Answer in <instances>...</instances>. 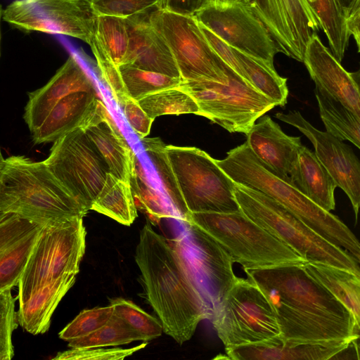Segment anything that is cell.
Returning a JSON list of instances; mask_svg holds the SVG:
<instances>
[{"label": "cell", "instance_id": "6da1fadb", "mask_svg": "<svg viewBox=\"0 0 360 360\" xmlns=\"http://www.w3.org/2000/svg\"><path fill=\"white\" fill-rule=\"evenodd\" d=\"M302 265L245 271L273 307L280 340L322 343L359 338V323L352 312Z\"/></svg>", "mask_w": 360, "mask_h": 360}, {"label": "cell", "instance_id": "7a4b0ae2", "mask_svg": "<svg viewBox=\"0 0 360 360\" xmlns=\"http://www.w3.org/2000/svg\"><path fill=\"white\" fill-rule=\"evenodd\" d=\"M135 261L146 299L160 321L163 332L182 345L198 323L210 319L198 287L171 240L147 222L140 231Z\"/></svg>", "mask_w": 360, "mask_h": 360}, {"label": "cell", "instance_id": "3957f363", "mask_svg": "<svg viewBox=\"0 0 360 360\" xmlns=\"http://www.w3.org/2000/svg\"><path fill=\"white\" fill-rule=\"evenodd\" d=\"M215 162L233 182L274 199L321 237L360 261V243L351 230L338 217L305 196L291 181L273 172L246 142L231 149L224 159L215 160Z\"/></svg>", "mask_w": 360, "mask_h": 360}, {"label": "cell", "instance_id": "277c9868", "mask_svg": "<svg viewBox=\"0 0 360 360\" xmlns=\"http://www.w3.org/2000/svg\"><path fill=\"white\" fill-rule=\"evenodd\" d=\"M0 211L18 214L41 227L83 218L89 212L44 161L25 155L4 160L0 172Z\"/></svg>", "mask_w": 360, "mask_h": 360}, {"label": "cell", "instance_id": "5b68a950", "mask_svg": "<svg viewBox=\"0 0 360 360\" xmlns=\"http://www.w3.org/2000/svg\"><path fill=\"white\" fill-rule=\"evenodd\" d=\"M233 194L248 217L306 262L330 264L360 276L359 262L352 255L321 237L274 199L238 183Z\"/></svg>", "mask_w": 360, "mask_h": 360}, {"label": "cell", "instance_id": "8992f818", "mask_svg": "<svg viewBox=\"0 0 360 360\" xmlns=\"http://www.w3.org/2000/svg\"><path fill=\"white\" fill-rule=\"evenodd\" d=\"M184 222L197 226L214 238L244 271L307 262L241 210L193 212Z\"/></svg>", "mask_w": 360, "mask_h": 360}, {"label": "cell", "instance_id": "52a82bcc", "mask_svg": "<svg viewBox=\"0 0 360 360\" xmlns=\"http://www.w3.org/2000/svg\"><path fill=\"white\" fill-rule=\"evenodd\" d=\"M224 82L182 81L178 86L195 101L198 115L205 117L231 133L246 134L256 120L277 105L227 65Z\"/></svg>", "mask_w": 360, "mask_h": 360}, {"label": "cell", "instance_id": "ba28073f", "mask_svg": "<svg viewBox=\"0 0 360 360\" xmlns=\"http://www.w3.org/2000/svg\"><path fill=\"white\" fill-rule=\"evenodd\" d=\"M210 320L226 347L257 344L281 335L267 297L249 278H238L214 309Z\"/></svg>", "mask_w": 360, "mask_h": 360}, {"label": "cell", "instance_id": "9c48e42d", "mask_svg": "<svg viewBox=\"0 0 360 360\" xmlns=\"http://www.w3.org/2000/svg\"><path fill=\"white\" fill-rule=\"evenodd\" d=\"M86 236L82 217L41 227L18 282L19 304L46 284L77 276L85 252Z\"/></svg>", "mask_w": 360, "mask_h": 360}, {"label": "cell", "instance_id": "30bf717a", "mask_svg": "<svg viewBox=\"0 0 360 360\" xmlns=\"http://www.w3.org/2000/svg\"><path fill=\"white\" fill-rule=\"evenodd\" d=\"M165 150L189 213L240 210L233 194L235 183L206 152L172 145H165Z\"/></svg>", "mask_w": 360, "mask_h": 360}, {"label": "cell", "instance_id": "8fae6325", "mask_svg": "<svg viewBox=\"0 0 360 360\" xmlns=\"http://www.w3.org/2000/svg\"><path fill=\"white\" fill-rule=\"evenodd\" d=\"M43 161L66 190L90 210L110 172L84 129L77 128L53 142Z\"/></svg>", "mask_w": 360, "mask_h": 360}, {"label": "cell", "instance_id": "7c38bea8", "mask_svg": "<svg viewBox=\"0 0 360 360\" xmlns=\"http://www.w3.org/2000/svg\"><path fill=\"white\" fill-rule=\"evenodd\" d=\"M148 18L168 45L182 81H226V64L212 49L194 16L154 8L149 11Z\"/></svg>", "mask_w": 360, "mask_h": 360}, {"label": "cell", "instance_id": "4fadbf2b", "mask_svg": "<svg viewBox=\"0 0 360 360\" xmlns=\"http://www.w3.org/2000/svg\"><path fill=\"white\" fill-rule=\"evenodd\" d=\"M97 18L86 0H15L2 15L5 22L22 31L69 36L88 44Z\"/></svg>", "mask_w": 360, "mask_h": 360}, {"label": "cell", "instance_id": "5bb4252c", "mask_svg": "<svg viewBox=\"0 0 360 360\" xmlns=\"http://www.w3.org/2000/svg\"><path fill=\"white\" fill-rule=\"evenodd\" d=\"M170 240L193 276L212 316V311L237 276L224 249L197 226L188 222Z\"/></svg>", "mask_w": 360, "mask_h": 360}, {"label": "cell", "instance_id": "9a60e30c", "mask_svg": "<svg viewBox=\"0 0 360 360\" xmlns=\"http://www.w3.org/2000/svg\"><path fill=\"white\" fill-rule=\"evenodd\" d=\"M194 17L232 48L274 66V58L279 50L248 5L209 4Z\"/></svg>", "mask_w": 360, "mask_h": 360}, {"label": "cell", "instance_id": "2e32d148", "mask_svg": "<svg viewBox=\"0 0 360 360\" xmlns=\"http://www.w3.org/2000/svg\"><path fill=\"white\" fill-rule=\"evenodd\" d=\"M248 6L265 26L279 52L303 62L309 40L320 30L307 0H252Z\"/></svg>", "mask_w": 360, "mask_h": 360}, {"label": "cell", "instance_id": "e0dca14e", "mask_svg": "<svg viewBox=\"0 0 360 360\" xmlns=\"http://www.w3.org/2000/svg\"><path fill=\"white\" fill-rule=\"evenodd\" d=\"M277 119L295 127L311 142L315 155L351 201L357 221L360 205V163L352 148L307 121L299 111L277 112Z\"/></svg>", "mask_w": 360, "mask_h": 360}, {"label": "cell", "instance_id": "ac0fdd59", "mask_svg": "<svg viewBox=\"0 0 360 360\" xmlns=\"http://www.w3.org/2000/svg\"><path fill=\"white\" fill-rule=\"evenodd\" d=\"M315 86L360 117L359 72H349L326 48L318 34L309 40L303 62Z\"/></svg>", "mask_w": 360, "mask_h": 360}, {"label": "cell", "instance_id": "d6986e66", "mask_svg": "<svg viewBox=\"0 0 360 360\" xmlns=\"http://www.w3.org/2000/svg\"><path fill=\"white\" fill-rule=\"evenodd\" d=\"M79 91H96L94 82L71 53L65 63L44 86L29 92L23 119L31 133L42 124L53 108L68 95Z\"/></svg>", "mask_w": 360, "mask_h": 360}, {"label": "cell", "instance_id": "ffe728a7", "mask_svg": "<svg viewBox=\"0 0 360 360\" xmlns=\"http://www.w3.org/2000/svg\"><path fill=\"white\" fill-rule=\"evenodd\" d=\"M246 134V143L255 156L277 176L290 180L301 146L300 136L285 134L278 123L262 115Z\"/></svg>", "mask_w": 360, "mask_h": 360}, {"label": "cell", "instance_id": "44dd1931", "mask_svg": "<svg viewBox=\"0 0 360 360\" xmlns=\"http://www.w3.org/2000/svg\"><path fill=\"white\" fill-rule=\"evenodd\" d=\"M149 11L126 18L129 46L124 64L181 78L168 45L149 21Z\"/></svg>", "mask_w": 360, "mask_h": 360}, {"label": "cell", "instance_id": "7402d4cb", "mask_svg": "<svg viewBox=\"0 0 360 360\" xmlns=\"http://www.w3.org/2000/svg\"><path fill=\"white\" fill-rule=\"evenodd\" d=\"M82 128L103 158L109 172L129 183L136 154L100 99L95 112Z\"/></svg>", "mask_w": 360, "mask_h": 360}, {"label": "cell", "instance_id": "603a6c76", "mask_svg": "<svg viewBox=\"0 0 360 360\" xmlns=\"http://www.w3.org/2000/svg\"><path fill=\"white\" fill-rule=\"evenodd\" d=\"M322 343L284 342L279 337L271 340L226 347V356L232 360H330L352 339Z\"/></svg>", "mask_w": 360, "mask_h": 360}, {"label": "cell", "instance_id": "cb8c5ba5", "mask_svg": "<svg viewBox=\"0 0 360 360\" xmlns=\"http://www.w3.org/2000/svg\"><path fill=\"white\" fill-rule=\"evenodd\" d=\"M98 101L96 91H79L65 97L53 108L39 127L31 133L33 142L53 143L82 127L95 112Z\"/></svg>", "mask_w": 360, "mask_h": 360}, {"label": "cell", "instance_id": "d4e9b609", "mask_svg": "<svg viewBox=\"0 0 360 360\" xmlns=\"http://www.w3.org/2000/svg\"><path fill=\"white\" fill-rule=\"evenodd\" d=\"M291 181L309 199L323 210L335 209L337 184L315 153L302 146Z\"/></svg>", "mask_w": 360, "mask_h": 360}, {"label": "cell", "instance_id": "484cf974", "mask_svg": "<svg viewBox=\"0 0 360 360\" xmlns=\"http://www.w3.org/2000/svg\"><path fill=\"white\" fill-rule=\"evenodd\" d=\"M75 280L72 276L46 284L20 303L17 318L21 327L32 335L47 332L53 313Z\"/></svg>", "mask_w": 360, "mask_h": 360}, {"label": "cell", "instance_id": "4316f807", "mask_svg": "<svg viewBox=\"0 0 360 360\" xmlns=\"http://www.w3.org/2000/svg\"><path fill=\"white\" fill-rule=\"evenodd\" d=\"M314 279L324 286L360 321V276L330 264L307 262L302 265Z\"/></svg>", "mask_w": 360, "mask_h": 360}, {"label": "cell", "instance_id": "83f0119b", "mask_svg": "<svg viewBox=\"0 0 360 360\" xmlns=\"http://www.w3.org/2000/svg\"><path fill=\"white\" fill-rule=\"evenodd\" d=\"M89 45L97 63H107L120 68L124 63L129 46L126 18L98 15L95 34Z\"/></svg>", "mask_w": 360, "mask_h": 360}, {"label": "cell", "instance_id": "f1b7e54d", "mask_svg": "<svg viewBox=\"0 0 360 360\" xmlns=\"http://www.w3.org/2000/svg\"><path fill=\"white\" fill-rule=\"evenodd\" d=\"M90 210L124 226L132 224L138 216L129 183L110 173L107 174L104 184Z\"/></svg>", "mask_w": 360, "mask_h": 360}, {"label": "cell", "instance_id": "f546056e", "mask_svg": "<svg viewBox=\"0 0 360 360\" xmlns=\"http://www.w3.org/2000/svg\"><path fill=\"white\" fill-rule=\"evenodd\" d=\"M321 118L326 131L360 148V117L324 90L315 86Z\"/></svg>", "mask_w": 360, "mask_h": 360}, {"label": "cell", "instance_id": "4dcf8cb0", "mask_svg": "<svg viewBox=\"0 0 360 360\" xmlns=\"http://www.w3.org/2000/svg\"><path fill=\"white\" fill-rule=\"evenodd\" d=\"M129 184L136 208L144 212L152 223L158 224L165 218L179 220L163 193L150 183L136 155Z\"/></svg>", "mask_w": 360, "mask_h": 360}, {"label": "cell", "instance_id": "1f68e13d", "mask_svg": "<svg viewBox=\"0 0 360 360\" xmlns=\"http://www.w3.org/2000/svg\"><path fill=\"white\" fill-rule=\"evenodd\" d=\"M316 16L320 28L326 34L330 52L341 63L347 48L350 35L345 15L337 0H307Z\"/></svg>", "mask_w": 360, "mask_h": 360}, {"label": "cell", "instance_id": "d6a6232c", "mask_svg": "<svg viewBox=\"0 0 360 360\" xmlns=\"http://www.w3.org/2000/svg\"><path fill=\"white\" fill-rule=\"evenodd\" d=\"M234 50L251 84L277 105L284 106L288 96L287 79L280 76L274 66Z\"/></svg>", "mask_w": 360, "mask_h": 360}, {"label": "cell", "instance_id": "836d02e7", "mask_svg": "<svg viewBox=\"0 0 360 360\" xmlns=\"http://www.w3.org/2000/svg\"><path fill=\"white\" fill-rule=\"evenodd\" d=\"M145 151L159 176L162 193L179 218L186 221L189 212L169 163L164 143L159 138L141 139Z\"/></svg>", "mask_w": 360, "mask_h": 360}, {"label": "cell", "instance_id": "e575fe53", "mask_svg": "<svg viewBox=\"0 0 360 360\" xmlns=\"http://www.w3.org/2000/svg\"><path fill=\"white\" fill-rule=\"evenodd\" d=\"M41 226H38L0 253V292L18 284Z\"/></svg>", "mask_w": 360, "mask_h": 360}, {"label": "cell", "instance_id": "d590c367", "mask_svg": "<svg viewBox=\"0 0 360 360\" xmlns=\"http://www.w3.org/2000/svg\"><path fill=\"white\" fill-rule=\"evenodd\" d=\"M138 103L146 113L154 120L161 115H198L199 112L193 97L179 86L151 94L138 101Z\"/></svg>", "mask_w": 360, "mask_h": 360}, {"label": "cell", "instance_id": "8d00e7d4", "mask_svg": "<svg viewBox=\"0 0 360 360\" xmlns=\"http://www.w3.org/2000/svg\"><path fill=\"white\" fill-rule=\"evenodd\" d=\"M120 72L128 96L137 101L157 91L178 86L182 82L180 77H170L127 64L120 67Z\"/></svg>", "mask_w": 360, "mask_h": 360}, {"label": "cell", "instance_id": "74e56055", "mask_svg": "<svg viewBox=\"0 0 360 360\" xmlns=\"http://www.w3.org/2000/svg\"><path fill=\"white\" fill-rule=\"evenodd\" d=\"M110 304L114 314L137 335L139 340L147 342L162 335L163 328L160 321L131 301L116 298L111 300Z\"/></svg>", "mask_w": 360, "mask_h": 360}, {"label": "cell", "instance_id": "f35d334b", "mask_svg": "<svg viewBox=\"0 0 360 360\" xmlns=\"http://www.w3.org/2000/svg\"><path fill=\"white\" fill-rule=\"evenodd\" d=\"M139 340L137 335L115 314L102 327L84 337L68 341L70 348L118 346Z\"/></svg>", "mask_w": 360, "mask_h": 360}, {"label": "cell", "instance_id": "ab89813d", "mask_svg": "<svg viewBox=\"0 0 360 360\" xmlns=\"http://www.w3.org/2000/svg\"><path fill=\"white\" fill-rule=\"evenodd\" d=\"M113 314L114 309L110 304L84 309L59 333V338L70 341L87 335L104 326Z\"/></svg>", "mask_w": 360, "mask_h": 360}, {"label": "cell", "instance_id": "60d3db41", "mask_svg": "<svg viewBox=\"0 0 360 360\" xmlns=\"http://www.w3.org/2000/svg\"><path fill=\"white\" fill-rule=\"evenodd\" d=\"M18 327L15 299L11 288L0 292V360H10L13 356L12 334Z\"/></svg>", "mask_w": 360, "mask_h": 360}, {"label": "cell", "instance_id": "b9f144b4", "mask_svg": "<svg viewBox=\"0 0 360 360\" xmlns=\"http://www.w3.org/2000/svg\"><path fill=\"white\" fill-rule=\"evenodd\" d=\"M98 15L128 18L157 7L159 0H86Z\"/></svg>", "mask_w": 360, "mask_h": 360}, {"label": "cell", "instance_id": "7bdbcfd3", "mask_svg": "<svg viewBox=\"0 0 360 360\" xmlns=\"http://www.w3.org/2000/svg\"><path fill=\"white\" fill-rule=\"evenodd\" d=\"M147 343L123 349L120 347L105 348V347L89 348H71L58 352L53 358L55 360H119L131 356L136 352L143 349Z\"/></svg>", "mask_w": 360, "mask_h": 360}, {"label": "cell", "instance_id": "ee69618b", "mask_svg": "<svg viewBox=\"0 0 360 360\" xmlns=\"http://www.w3.org/2000/svg\"><path fill=\"white\" fill-rule=\"evenodd\" d=\"M38 226L18 214L7 213L0 221V253Z\"/></svg>", "mask_w": 360, "mask_h": 360}, {"label": "cell", "instance_id": "f6af8a7d", "mask_svg": "<svg viewBox=\"0 0 360 360\" xmlns=\"http://www.w3.org/2000/svg\"><path fill=\"white\" fill-rule=\"evenodd\" d=\"M128 124L139 138H145L150 134L154 119L150 118L141 108L137 101L129 96L118 104Z\"/></svg>", "mask_w": 360, "mask_h": 360}, {"label": "cell", "instance_id": "bcb514c9", "mask_svg": "<svg viewBox=\"0 0 360 360\" xmlns=\"http://www.w3.org/2000/svg\"><path fill=\"white\" fill-rule=\"evenodd\" d=\"M199 26L207 43L218 57L239 76L250 82L234 49L200 23H199Z\"/></svg>", "mask_w": 360, "mask_h": 360}, {"label": "cell", "instance_id": "7dc6e473", "mask_svg": "<svg viewBox=\"0 0 360 360\" xmlns=\"http://www.w3.org/2000/svg\"><path fill=\"white\" fill-rule=\"evenodd\" d=\"M208 0H159L156 8L184 16H194Z\"/></svg>", "mask_w": 360, "mask_h": 360}, {"label": "cell", "instance_id": "c3c4849f", "mask_svg": "<svg viewBox=\"0 0 360 360\" xmlns=\"http://www.w3.org/2000/svg\"><path fill=\"white\" fill-rule=\"evenodd\" d=\"M359 19H360V1H357L350 11L345 15V22L347 31L350 36L354 38L358 51L360 46V33H359Z\"/></svg>", "mask_w": 360, "mask_h": 360}, {"label": "cell", "instance_id": "681fc988", "mask_svg": "<svg viewBox=\"0 0 360 360\" xmlns=\"http://www.w3.org/2000/svg\"><path fill=\"white\" fill-rule=\"evenodd\" d=\"M359 338L351 340L345 347L336 353L331 359H359V346L357 340Z\"/></svg>", "mask_w": 360, "mask_h": 360}, {"label": "cell", "instance_id": "f907efd6", "mask_svg": "<svg viewBox=\"0 0 360 360\" xmlns=\"http://www.w3.org/2000/svg\"><path fill=\"white\" fill-rule=\"evenodd\" d=\"M360 0H337L345 17L350 11L354 4Z\"/></svg>", "mask_w": 360, "mask_h": 360}, {"label": "cell", "instance_id": "816d5d0a", "mask_svg": "<svg viewBox=\"0 0 360 360\" xmlns=\"http://www.w3.org/2000/svg\"><path fill=\"white\" fill-rule=\"evenodd\" d=\"M252 0H208L209 4H241L248 5Z\"/></svg>", "mask_w": 360, "mask_h": 360}, {"label": "cell", "instance_id": "f5cc1de1", "mask_svg": "<svg viewBox=\"0 0 360 360\" xmlns=\"http://www.w3.org/2000/svg\"><path fill=\"white\" fill-rule=\"evenodd\" d=\"M4 158H3V155H2V153H1V148H0V172L2 169V167H3V165H4Z\"/></svg>", "mask_w": 360, "mask_h": 360}, {"label": "cell", "instance_id": "db71d44e", "mask_svg": "<svg viewBox=\"0 0 360 360\" xmlns=\"http://www.w3.org/2000/svg\"><path fill=\"white\" fill-rule=\"evenodd\" d=\"M3 11L4 10L2 9V6L0 4V27H1V19L2 18ZM0 42H1V29H0Z\"/></svg>", "mask_w": 360, "mask_h": 360}, {"label": "cell", "instance_id": "11a10c76", "mask_svg": "<svg viewBox=\"0 0 360 360\" xmlns=\"http://www.w3.org/2000/svg\"><path fill=\"white\" fill-rule=\"evenodd\" d=\"M7 213L0 211V221L6 215Z\"/></svg>", "mask_w": 360, "mask_h": 360}]
</instances>
